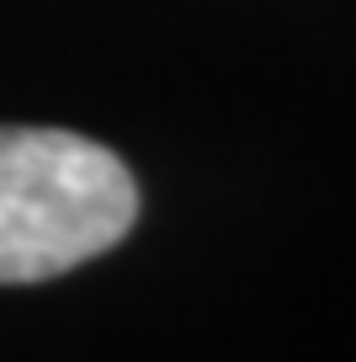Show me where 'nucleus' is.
Returning <instances> with one entry per match:
<instances>
[{"mask_svg":"<svg viewBox=\"0 0 356 362\" xmlns=\"http://www.w3.org/2000/svg\"><path fill=\"white\" fill-rule=\"evenodd\" d=\"M138 218L128 165L69 128H0V283H48Z\"/></svg>","mask_w":356,"mask_h":362,"instance_id":"1","label":"nucleus"}]
</instances>
